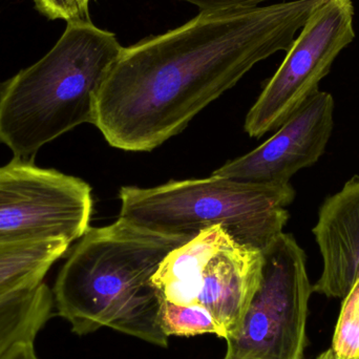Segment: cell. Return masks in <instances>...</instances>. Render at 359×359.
<instances>
[{
	"label": "cell",
	"instance_id": "cell-11",
	"mask_svg": "<svg viewBox=\"0 0 359 359\" xmlns=\"http://www.w3.org/2000/svg\"><path fill=\"white\" fill-rule=\"evenodd\" d=\"M229 234L213 226L170 251L151 278L162 299L178 305H196L205 266Z\"/></svg>",
	"mask_w": 359,
	"mask_h": 359
},
{
	"label": "cell",
	"instance_id": "cell-4",
	"mask_svg": "<svg viewBox=\"0 0 359 359\" xmlns=\"http://www.w3.org/2000/svg\"><path fill=\"white\" fill-rule=\"evenodd\" d=\"M120 217L166 233L196 236L221 226L236 242L263 251L280 236L295 198L290 183L264 185L211 176L151 188L123 186Z\"/></svg>",
	"mask_w": 359,
	"mask_h": 359
},
{
	"label": "cell",
	"instance_id": "cell-10",
	"mask_svg": "<svg viewBox=\"0 0 359 359\" xmlns=\"http://www.w3.org/2000/svg\"><path fill=\"white\" fill-rule=\"evenodd\" d=\"M263 251L231 236L205 266L196 304L212 316L223 339L233 337L261 282Z\"/></svg>",
	"mask_w": 359,
	"mask_h": 359
},
{
	"label": "cell",
	"instance_id": "cell-3",
	"mask_svg": "<svg viewBox=\"0 0 359 359\" xmlns=\"http://www.w3.org/2000/svg\"><path fill=\"white\" fill-rule=\"evenodd\" d=\"M123 48L90 20L69 21L46 56L0 84V143L33 161L44 145L95 124L99 92Z\"/></svg>",
	"mask_w": 359,
	"mask_h": 359
},
{
	"label": "cell",
	"instance_id": "cell-15",
	"mask_svg": "<svg viewBox=\"0 0 359 359\" xmlns=\"http://www.w3.org/2000/svg\"><path fill=\"white\" fill-rule=\"evenodd\" d=\"M331 349L339 358H359V280L344 297Z\"/></svg>",
	"mask_w": 359,
	"mask_h": 359
},
{
	"label": "cell",
	"instance_id": "cell-2",
	"mask_svg": "<svg viewBox=\"0 0 359 359\" xmlns=\"http://www.w3.org/2000/svg\"><path fill=\"white\" fill-rule=\"evenodd\" d=\"M192 238L155 231L120 217L111 225L88 228L53 287L57 316L80 337L111 328L168 347L159 324L162 297L151 278L170 251Z\"/></svg>",
	"mask_w": 359,
	"mask_h": 359
},
{
	"label": "cell",
	"instance_id": "cell-19",
	"mask_svg": "<svg viewBox=\"0 0 359 359\" xmlns=\"http://www.w3.org/2000/svg\"><path fill=\"white\" fill-rule=\"evenodd\" d=\"M238 359H259V358H251V356H245V358H238Z\"/></svg>",
	"mask_w": 359,
	"mask_h": 359
},
{
	"label": "cell",
	"instance_id": "cell-16",
	"mask_svg": "<svg viewBox=\"0 0 359 359\" xmlns=\"http://www.w3.org/2000/svg\"><path fill=\"white\" fill-rule=\"evenodd\" d=\"M36 8L48 18L62 20H90V0H34Z\"/></svg>",
	"mask_w": 359,
	"mask_h": 359
},
{
	"label": "cell",
	"instance_id": "cell-13",
	"mask_svg": "<svg viewBox=\"0 0 359 359\" xmlns=\"http://www.w3.org/2000/svg\"><path fill=\"white\" fill-rule=\"evenodd\" d=\"M69 245L62 240L0 245V297L41 284Z\"/></svg>",
	"mask_w": 359,
	"mask_h": 359
},
{
	"label": "cell",
	"instance_id": "cell-5",
	"mask_svg": "<svg viewBox=\"0 0 359 359\" xmlns=\"http://www.w3.org/2000/svg\"><path fill=\"white\" fill-rule=\"evenodd\" d=\"M305 251L282 232L263 250L261 282L223 359H304L312 285Z\"/></svg>",
	"mask_w": 359,
	"mask_h": 359
},
{
	"label": "cell",
	"instance_id": "cell-6",
	"mask_svg": "<svg viewBox=\"0 0 359 359\" xmlns=\"http://www.w3.org/2000/svg\"><path fill=\"white\" fill-rule=\"evenodd\" d=\"M92 188L83 180L14 158L0 168V245L75 242L90 228Z\"/></svg>",
	"mask_w": 359,
	"mask_h": 359
},
{
	"label": "cell",
	"instance_id": "cell-7",
	"mask_svg": "<svg viewBox=\"0 0 359 359\" xmlns=\"http://www.w3.org/2000/svg\"><path fill=\"white\" fill-rule=\"evenodd\" d=\"M353 18L351 0H326L314 8L249 111L245 121L249 136L261 138L278 130L318 92L335 59L355 38Z\"/></svg>",
	"mask_w": 359,
	"mask_h": 359
},
{
	"label": "cell",
	"instance_id": "cell-18",
	"mask_svg": "<svg viewBox=\"0 0 359 359\" xmlns=\"http://www.w3.org/2000/svg\"><path fill=\"white\" fill-rule=\"evenodd\" d=\"M316 359H346L343 358H339V355H337V353H335L334 351H333L332 349L327 350V351H325L324 353L320 354V356H318ZM359 359V358H358Z\"/></svg>",
	"mask_w": 359,
	"mask_h": 359
},
{
	"label": "cell",
	"instance_id": "cell-12",
	"mask_svg": "<svg viewBox=\"0 0 359 359\" xmlns=\"http://www.w3.org/2000/svg\"><path fill=\"white\" fill-rule=\"evenodd\" d=\"M46 283L0 297V359H37L35 341L53 316Z\"/></svg>",
	"mask_w": 359,
	"mask_h": 359
},
{
	"label": "cell",
	"instance_id": "cell-8",
	"mask_svg": "<svg viewBox=\"0 0 359 359\" xmlns=\"http://www.w3.org/2000/svg\"><path fill=\"white\" fill-rule=\"evenodd\" d=\"M332 95H312L278 132L250 153L217 168L211 176L264 185H285L326 151L334 128Z\"/></svg>",
	"mask_w": 359,
	"mask_h": 359
},
{
	"label": "cell",
	"instance_id": "cell-1",
	"mask_svg": "<svg viewBox=\"0 0 359 359\" xmlns=\"http://www.w3.org/2000/svg\"><path fill=\"white\" fill-rule=\"evenodd\" d=\"M324 1L205 11L123 48L99 92L94 126L115 149H157L257 63L288 52Z\"/></svg>",
	"mask_w": 359,
	"mask_h": 359
},
{
	"label": "cell",
	"instance_id": "cell-17",
	"mask_svg": "<svg viewBox=\"0 0 359 359\" xmlns=\"http://www.w3.org/2000/svg\"><path fill=\"white\" fill-rule=\"evenodd\" d=\"M194 4L205 11L242 10V8H257L262 2L267 0H179Z\"/></svg>",
	"mask_w": 359,
	"mask_h": 359
},
{
	"label": "cell",
	"instance_id": "cell-14",
	"mask_svg": "<svg viewBox=\"0 0 359 359\" xmlns=\"http://www.w3.org/2000/svg\"><path fill=\"white\" fill-rule=\"evenodd\" d=\"M159 324L166 337H190L215 334L223 339L211 314L201 305L183 306L162 299Z\"/></svg>",
	"mask_w": 359,
	"mask_h": 359
},
{
	"label": "cell",
	"instance_id": "cell-9",
	"mask_svg": "<svg viewBox=\"0 0 359 359\" xmlns=\"http://www.w3.org/2000/svg\"><path fill=\"white\" fill-rule=\"evenodd\" d=\"M312 232L324 264L312 290L344 299L359 280V177L326 198Z\"/></svg>",
	"mask_w": 359,
	"mask_h": 359
}]
</instances>
